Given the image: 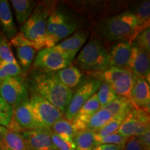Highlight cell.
<instances>
[{
	"label": "cell",
	"instance_id": "6da1fadb",
	"mask_svg": "<svg viewBox=\"0 0 150 150\" xmlns=\"http://www.w3.org/2000/svg\"><path fill=\"white\" fill-rule=\"evenodd\" d=\"M30 82L31 93L46 99L64 114L73 92L60 81L54 72H38L33 75Z\"/></svg>",
	"mask_w": 150,
	"mask_h": 150
},
{
	"label": "cell",
	"instance_id": "7a4b0ae2",
	"mask_svg": "<svg viewBox=\"0 0 150 150\" xmlns=\"http://www.w3.org/2000/svg\"><path fill=\"white\" fill-rule=\"evenodd\" d=\"M97 32L108 41H128L132 43L140 33L134 13L126 11L105 19L97 25Z\"/></svg>",
	"mask_w": 150,
	"mask_h": 150
},
{
	"label": "cell",
	"instance_id": "3957f363",
	"mask_svg": "<svg viewBox=\"0 0 150 150\" xmlns=\"http://www.w3.org/2000/svg\"><path fill=\"white\" fill-rule=\"evenodd\" d=\"M52 12L50 7L40 4L34 8L25 24L20 27V32L28 40L36 44L39 51L45 48L47 23Z\"/></svg>",
	"mask_w": 150,
	"mask_h": 150
},
{
	"label": "cell",
	"instance_id": "277c9868",
	"mask_svg": "<svg viewBox=\"0 0 150 150\" xmlns=\"http://www.w3.org/2000/svg\"><path fill=\"white\" fill-rule=\"evenodd\" d=\"M76 63L87 72L102 71L109 67V54L98 40H91L81 50Z\"/></svg>",
	"mask_w": 150,
	"mask_h": 150
},
{
	"label": "cell",
	"instance_id": "5b68a950",
	"mask_svg": "<svg viewBox=\"0 0 150 150\" xmlns=\"http://www.w3.org/2000/svg\"><path fill=\"white\" fill-rule=\"evenodd\" d=\"M72 65V61L65 54L52 48H44L38 51L33 67L41 72H55Z\"/></svg>",
	"mask_w": 150,
	"mask_h": 150
},
{
	"label": "cell",
	"instance_id": "8992f818",
	"mask_svg": "<svg viewBox=\"0 0 150 150\" xmlns=\"http://www.w3.org/2000/svg\"><path fill=\"white\" fill-rule=\"evenodd\" d=\"M0 97L13 108L29 100V85L24 76L6 79L0 86Z\"/></svg>",
	"mask_w": 150,
	"mask_h": 150
},
{
	"label": "cell",
	"instance_id": "52a82bcc",
	"mask_svg": "<svg viewBox=\"0 0 150 150\" xmlns=\"http://www.w3.org/2000/svg\"><path fill=\"white\" fill-rule=\"evenodd\" d=\"M101 84L100 81L93 77L81 82L73 93L70 104L64 112L65 119L72 121L81 106L97 92Z\"/></svg>",
	"mask_w": 150,
	"mask_h": 150
},
{
	"label": "cell",
	"instance_id": "ba28073f",
	"mask_svg": "<svg viewBox=\"0 0 150 150\" xmlns=\"http://www.w3.org/2000/svg\"><path fill=\"white\" fill-rule=\"evenodd\" d=\"M29 97L35 117L43 129H51L56 122L63 118V112L46 99L32 93Z\"/></svg>",
	"mask_w": 150,
	"mask_h": 150
},
{
	"label": "cell",
	"instance_id": "9c48e42d",
	"mask_svg": "<svg viewBox=\"0 0 150 150\" xmlns=\"http://www.w3.org/2000/svg\"><path fill=\"white\" fill-rule=\"evenodd\" d=\"M149 122V112L136 108L126 115L117 133L126 138L139 136L150 128Z\"/></svg>",
	"mask_w": 150,
	"mask_h": 150
},
{
	"label": "cell",
	"instance_id": "30bf717a",
	"mask_svg": "<svg viewBox=\"0 0 150 150\" xmlns=\"http://www.w3.org/2000/svg\"><path fill=\"white\" fill-rule=\"evenodd\" d=\"M129 70H130L136 76L145 78L149 83V53L138 46L134 41L131 43Z\"/></svg>",
	"mask_w": 150,
	"mask_h": 150
},
{
	"label": "cell",
	"instance_id": "8fae6325",
	"mask_svg": "<svg viewBox=\"0 0 150 150\" xmlns=\"http://www.w3.org/2000/svg\"><path fill=\"white\" fill-rule=\"evenodd\" d=\"M21 134L29 150H58L52 142L50 129L23 131Z\"/></svg>",
	"mask_w": 150,
	"mask_h": 150
},
{
	"label": "cell",
	"instance_id": "7c38bea8",
	"mask_svg": "<svg viewBox=\"0 0 150 150\" xmlns=\"http://www.w3.org/2000/svg\"><path fill=\"white\" fill-rule=\"evenodd\" d=\"M11 120L22 131L43 129L35 117L29 100L26 101L13 108Z\"/></svg>",
	"mask_w": 150,
	"mask_h": 150
},
{
	"label": "cell",
	"instance_id": "4fadbf2b",
	"mask_svg": "<svg viewBox=\"0 0 150 150\" xmlns=\"http://www.w3.org/2000/svg\"><path fill=\"white\" fill-rule=\"evenodd\" d=\"M101 108L97 93L94 94L84 104L72 120V123L76 133L86 131L87 123L92 116Z\"/></svg>",
	"mask_w": 150,
	"mask_h": 150
},
{
	"label": "cell",
	"instance_id": "5bb4252c",
	"mask_svg": "<svg viewBox=\"0 0 150 150\" xmlns=\"http://www.w3.org/2000/svg\"><path fill=\"white\" fill-rule=\"evenodd\" d=\"M88 36V33L86 31H77L70 37L58 43L54 48L65 54L72 61L76 53L86 42Z\"/></svg>",
	"mask_w": 150,
	"mask_h": 150
},
{
	"label": "cell",
	"instance_id": "9a60e30c",
	"mask_svg": "<svg viewBox=\"0 0 150 150\" xmlns=\"http://www.w3.org/2000/svg\"><path fill=\"white\" fill-rule=\"evenodd\" d=\"M131 99L135 107L149 113V83L145 78L136 76V83L131 93Z\"/></svg>",
	"mask_w": 150,
	"mask_h": 150
},
{
	"label": "cell",
	"instance_id": "2e32d148",
	"mask_svg": "<svg viewBox=\"0 0 150 150\" xmlns=\"http://www.w3.org/2000/svg\"><path fill=\"white\" fill-rule=\"evenodd\" d=\"M131 52V42L125 41L117 43L108 52L109 67H117L129 70Z\"/></svg>",
	"mask_w": 150,
	"mask_h": 150
},
{
	"label": "cell",
	"instance_id": "e0dca14e",
	"mask_svg": "<svg viewBox=\"0 0 150 150\" xmlns=\"http://www.w3.org/2000/svg\"><path fill=\"white\" fill-rule=\"evenodd\" d=\"M0 24L7 39L11 40L18 33L10 5L6 0H0Z\"/></svg>",
	"mask_w": 150,
	"mask_h": 150
},
{
	"label": "cell",
	"instance_id": "ac0fdd59",
	"mask_svg": "<svg viewBox=\"0 0 150 150\" xmlns=\"http://www.w3.org/2000/svg\"><path fill=\"white\" fill-rule=\"evenodd\" d=\"M136 75L133 74L130 70H127L122 76L117 79L115 82L110 84V86L117 97L131 99V93L136 83Z\"/></svg>",
	"mask_w": 150,
	"mask_h": 150
},
{
	"label": "cell",
	"instance_id": "d6986e66",
	"mask_svg": "<svg viewBox=\"0 0 150 150\" xmlns=\"http://www.w3.org/2000/svg\"><path fill=\"white\" fill-rule=\"evenodd\" d=\"M0 150H29L21 133L7 129L2 139L0 140Z\"/></svg>",
	"mask_w": 150,
	"mask_h": 150
},
{
	"label": "cell",
	"instance_id": "ffe728a7",
	"mask_svg": "<svg viewBox=\"0 0 150 150\" xmlns=\"http://www.w3.org/2000/svg\"><path fill=\"white\" fill-rule=\"evenodd\" d=\"M57 78L67 88L72 90L76 88L81 82V78L83 74L76 67L70 66L65 67L63 70L54 72Z\"/></svg>",
	"mask_w": 150,
	"mask_h": 150
},
{
	"label": "cell",
	"instance_id": "44dd1931",
	"mask_svg": "<svg viewBox=\"0 0 150 150\" xmlns=\"http://www.w3.org/2000/svg\"><path fill=\"white\" fill-rule=\"evenodd\" d=\"M101 108L108 110L114 117H120L125 118L131 110L134 109L136 107L131 99L117 97L109 104Z\"/></svg>",
	"mask_w": 150,
	"mask_h": 150
},
{
	"label": "cell",
	"instance_id": "7402d4cb",
	"mask_svg": "<svg viewBox=\"0 0 150 150\" xmlns=\"http://www.w3.org/2000/svg\"><path fill=\"white\" fill-rule=\"evenodd\" d=\"M11 2L16 12L18 23L22 27L32 14L36 2L30 0H12Z\"/></svg>",
	"mask_w": 150,
	"mask_h": 150
},
{
	"label": "cell",
	"instance_id": "603a6c76",
	"mask_svg": "<svg viewBox=\"0 0 150 150\" xmlns=\"http://www.w3.org/2000/svg\"><path fill=\"white\" fill-rule=\"evenodd\" d=\"M125 69L120 68L117 67H109L106 70L98 72H87L88 74L92 76V77L100 81L102 83H106L107 84H111L115 82L117 79L127 72Z\"/></svg>",
	"mask_w": 150,
	"mask_h": 150
},
{
	"label": "cell",
	"instance_id": "cb8c5ba5",
	"mask_svg": "<svg viewBox=\"0 0 150 150\" xmlns=\"http://www.w3.org/2000/svg\"><path fill=\"white\" fill-rule=\"evenodd\" d=\"M17 57L18 59V64H20L22 72L24 74L30 70L32 62L35 59L36 50L31 47L22 46L16 47Z\"/></svg>",
	"mask_w": 150,
	"mask_h": 150
},
{
	"label": "cell",
	"instance_id": "d4e9b609",
	"mask_svg": "<svg viewBox=\"0 0 150 150\" xmlns=\"http://www.w3.org/2000/svg\"><path fill=\"white\" fill-rule=\"evenodd\" d=\"M114 117L108 110L100 108L95 112L88 122L86 130L96 132L110 122Z\"/></svg>",
	"mask_w": 150,
	"mask_h": 150
},
{
	"label": "cell",
	"instance_id": "484cf974",
	"mask_svg": "<svg viewBox=\"0 0 150 150\" xmlns=\"http://www.w3.org/2000/svg\"><path fill=\"white\" fill-rule=\"evenodd\" d=\"M50 129L52 132L59 135L62 138L67 140H74V137L77 134L73 127L72 122L63 117L56 122Z\"/></svg>",
	"mask_w": 150,
	"mask_h": 150
},
{
	"label": "cell",
	"instance_id": "4316f807",
	"mask_svg": "<svg viewBox=\"0 0 150 150\" xmlns=\"http://www.w3.org/2000/svg\"><path fill=\"white\" fill-rule=\"evenodd\" d=\"M68 17L65 16L63 13L59 11H53L49 16L47 23V35L45 40L46 42L55 34L59 28L66 21Z\"/></svg>",
	"mask_w": 150,
	"mask_h": 150
},
{
	"label": "cell",
	"instance_id": "83f0119b",
	"mask_svg": "<svg viewBox=\"0 0 150 150\" xmlns=\"http://www.w3.org/2000/svg\"><path fill=\"white\" fill-rule=\"evenodd\" d=\"M134 14L136 17L140 33L144 29L149 28L150 22V1L149 0L142 1L138 4L136 13Z\"/></svg>",
	"mask_w": 150,
	"mask_h": 150
},
{
	"label": "cell",
	"instance_id": "f1b7e54d",
	"mask_svg": "<svg viewBox=\"0 0 150 150\" xmlns=\"http://www.w3.org/2000/svg\"><path fill=\"white\" fill-rule=\"evenodd\" d=\"M74 150H93L95 147L94 132L91 131H83L79 132L74 138Z\"/></svg>",
	"mask_w": 150,
	"mask_h": 150
},
{
	"label": "cell",
	"instance_id": "f546056e",
	"mask_svg": "<svg viewBox=\"0 0 150 150\" xmlns=\"http://www.w3.org/2000/svg\"><path fill=\"white\" fill-rule=\"evenodd\" d=\"M0 63H18L13 54L11 43L8 39L0 32Z\"/></svg>",
	"mask_w": 150,
	"mask_h": 150
},
{
	"label": "cell",
	"instance_id": "4dcf8cb0",
	"mask_svg": "<svg viewBox=\"0 0 150 150\" xmlns=\"http://www.w3.org/2000/svg\"><path fill=\"white\" fill-rule=\"evenodd\" d=\"M124 119H125L124 117H113L102 128L94 133V138H102L117 132Z\"/></svg>",
	"mask_w": 150,
	"mask_h": 150
},
{
	"label": "cell",
	"instance_id": "1f68e13d",
	"mask_svg": "<svg viewBox=\"0 0 150 150\" xmlns=\"http://www.w3.org/2000/svg\"><path fill=\"white\" fill-rule=\"evenodd\" d=\"M97 95L101 108L104 107L117 97L109 84L106 83H102L101 84L97 91Z\"/></svg>",
	"mask_w": 150,
	"mask_h": 150
},
{
	"label": "cell",
	"instance_id": "d6a6232c",
	"mask_svg": "<svg viewBox=\"0 0 150 150\" xmlns=\"http://www.w3.org/2000/svg\"><path fill=\"white\" fill-rule=\"evenodd\" d=\"M95 142V147L100 145H115L123 147L126 142L127 138L122 136L117 132L102 138H94Z\"/></svg>",
	"mask_w": 150,
	"mask_h": 150
},
{
	"label": "cell",
	"instance_id": "836d02e7",
	"mask_svg": "<svg viewBox=\"0 0 150 150\" xmlns=\"http://www.w3.org/2000/svg\"><path fill=\"white\" fill-rule=\"evenodd\" d=\"M13 108L0 97V125L7 127L12 119Z\"/></svg>",
	"mask_w": 150,
	"mask_h": 150
},
{
	"label": "cell",
	"instance_id": "e575fe53",
	"mask_svg": "<svg viewBox=\"0 0 150 150\" xmlns=\"http://www.w3.org/2000/svg\"><path fill=\"white\" fill-rule=\"evenodd\" d=\"M51 138L52 142L58 150H74L75 143L74 140H67L59 135L52 132L51 130Z\"/></svg>",
	"mask_w": 150,
	"mask_h": 150
},
{
	"label": "cell",
	"instance_id": "d590c367",
	"mask_svg": "<svg viewBox=\"0 0 150 150\" xmlns=\"http://www.w3.org/2000/svg\"><path fill=\"white\" fill-rule=\"evenodd\" d=\"M134 42L140 48L148 53L150 52V29L149 27L144 29L137 35Z\"/></svg>",
	"mask_w": 150,
	"mask_h": 150
},
{
	"label": "cell",
	"instance_id": "8d00e7d4",
	"mask_svg": "<svg viewBox=\"0 0 150 150\" xmlns=\"http://www.w3.org/2000/svg\"><path fill=\"white\" fill-rule=\"evenodd\" d=\"M10 43L12 45H13L15 47H22V46H28L31 47L33 49H35L36 51H39L38 47L36 45V44H35L34 42H31L26 38L21 33L19 32L15 35L13 38L10 40Z\"/></svg>",
	"mask_w": 150,
	"mask_h": 150
},
{
	"label": "cell",
	"instance_id": "74e56055",
	"mask_svg": "<svg viewBox=\"0 0 150 150\" xmlns=\"http://www.w3.org/2000/svg\"><path fill=\"white\" fill-rule=\"evenodd\" d=\"M122 150H145L142 144L140 143L138 136L131 137L127 138L126 142L124 145Z\"/></svg>",
	"mask_w": 150,
	"mask_h": 150
},
{
	"label": "cell",
	"instance_id": "f35d334b",
	"mask_svg": "<svg viewBox=\"0 0 150 150\" xmlns=\"http://www.w3.org/2000/svg\"><path fill=\"white\" fill-rule=\"evenodd\" d=\"M145 150H150V129H147L143 134L138 136Z\"/></svg>",
	"mask_w": 150,
	"mask_h": 150
},
{
	"label": "cell",
	"instance_id": "ab89813d",
	"mask_svg": "<svg viewBox=\"0 0 150 150\" xmlns=\"http://www.w3.org/2000/svg\"><path fill=\"white\" fill-rule=\"evenodd\" d=\"M122 147L121 146L115 145H100L94 147L93 150H122Z\"/></svg>",
	"mask_w": 150,
	"mask_h": 150
},
{
	"label": "cell",
	"instance_id": "60d3db41",
	"mask_svg": "<svg viewBox=\"0 0 150 150\" xmlns=\"http://www.w3.org/2000/svg\"><path fill=\"white\" fill-rule=\"evenodd\" d=\"M6 131H7L6 127L1 126V125H0V140L2 139L4 135L5 134V133L6 132Z\"/></svg>",
	"mask_w": 150,
	"mask_h": 150
}]
</instances>
